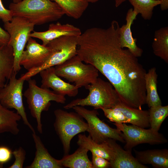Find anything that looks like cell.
<instances>
[{
    "label": "cell",
    "instance_id": "6da1fadb",
    "mask_svg": "<svg viewBox=\"0 0 168 168\" xmlns=\"http://www.w3.org/2000/svg\"><path fill=\"white\" fill-rule=\"evenodd\" d=\"M119 27L118 22L114 21L107 28L87 29L78 40L77 55L106 78L123 103L141 109L146 104L147 72L138 58L121 47Z\"/></svg>",
    "mask_w": 168,
    "mask_h": 168
},
{
    "label": "cell",
    "instance_id": "7a4b0ae2",
    "mask_svg": "<svg viewBox=\"0 0 168 168\" xmlns=\"http://www.w3.org/2000/svg\"><path fill=\"white\" fill-rule=\"evenodd\" d=\"M13 16L26 20L35 25L58 20L65 13L56 3L50 0H22L9 6Z\"/></svg>",
    "mask_w": 168,
    "mask_h": 168
},
{
    "label": "cell",
    "instance_id": "3957f363",
    "mask_svg": "<svg viewBox=\"0 0 168 168\" xmlns=\"http://www.w3.org/2000/svg\"><path fill=\"white\" fill-rule=\"evenodd\" d=\"M85 87L89 92L86 97L74 100L64 106V108L69 109L76 106H90L95 110L111 108L121 101L111 83L100 78Z\"/></svg>",
    "mask_w": 168,
    "mask_h": 168
},
{
    "label": "cell",
    "instance_id": "277c9868",
    "mask_svg": "<svg viewBox=\"0 0 168 168\" xmlns=\"http://www.w3.org/2000/svg\"><path fill=\"white\" fill-rule=\"evenodd\" d=\"M27 81L28 87L23 95L26 99L31 115L36 120L37 130L41 134L43 132L42 112L49 110L51 101L64 104L66 99L65 96L58 94L49 88L38 86L34 79L30 78Z\"/></svg>",
    "mask_w": 168,
    "mask_h": 168
},
{
    "label": "cell",
    "instance_id": "5b68a950",
    "mask_svg": "<svg viewBox=\"0 0 168 168\" xmlns=\"http://www.w3.org/2000/svg\"><path fill=\"white\" fill-rule=\"evenodd\" d=\"M78 37L66 35L51 41L47 45L52 53L46 61L41 66L31 69L20 78L28 81L42 70L63 63L77 54Z\"/></svg>",
    "mask_w": 168,
    "mask_h": 168
},
{
    "label": "cell",
    "instance_id": "8992f818",
    "mask_svg": "<svg viewBox=\"0 0 168 168\" xmlns=\"http://www.w3.org/2000/svg\"><path fill=\"white\" fill-rule=\"evenodd\" d=\"M56 74L79 88L94 82L98 77V71L93 66L85 64L76 55L63 63L54 67Z\"/></svg>",
    "mask_w": 168,
    "mask_h": 168
},
{
    "label": "cell",
    "instance_id": "52a82bcc",
    "mask_svg": "<svg viewBox=\"0 0 168 168\" xmlns=\"http://www.w3.org/2000/svg\"><path fill=\"white\" fill-rule=\"evenodd\" d=\"M54 113V129L62 144L64 155H68L70 152L71 140L76 135L86 131L88 124L76 112H68L57 109Z\"/></svg>",
    "mask_w": 168,
    "mask_h": 168
},
{
    "label": "cell",
    "instance_id": "ba28073f",
    "mask_svg": "<svg viewBox=\"0 0 168 168\" xmlns=\"http://www.w3.org/2000/svg\"><path fill=\"white\" fill-rule=\"evenodd\" d=\"M35 26L24 18L16 16L11 21L4 23L5 30L10 36L8 44L12 47L14 52V71L16 73L21 69V56Z\"/></svg>",
    "mask_w": 168,
    "mask_h": 168
},
{
    "label": "cell",
    "instance_id": "9c48e42d",
    "mask_svg": "<svg viewBox=\"0 0 168 168\" xmlns=\"http://www.w3.org/2000/svg\"><path fill=\"white\" fill-rule=\"evenodd\" d=\"M72 108L86 121L88 126L86 131L95 142L101 143L112 139L125 142L122 132L117 128H111L101 120L98 117L99 114L96 110H89L81 106H76Z\"/></svg>",
    "mask_w": 168,
    "mask_h": 168
},
{
    "label": "cell",
    "instance_id": "30bf717a",
    "mask_svg": "<svg viewBox=\"0 0 168 168\" xmlns=\"http://www.w3.org/2000/svg\"><path fill=\"white\" fill-rule=\"evenodd\" d=\"M17 74L14 73L9 79L8 83L0 88V103L7 109L16 110L24 124L35 133L34 128L28 120L23 101L22 90L25 81L17 79Z\"/></svg>",
    "mask_w": 168,
    "mask_h": 168
},
{
    "label": "cell",
    "instance_id": "8fae6325",
    "mask_svg": "<svg viewBox=\"0 0 168 168\" xmlns=\"http://www.w3.org/2000/svg\"><path fill=\"white\" fill-rule=\"evenodd\" d=\"M114 124L122 133L125 143L124 149L126 150L132 151L133 147L142 143L159 145L166 143L168 141L162 134L150 128L146 129L133 124L127 125L125 123Z\"/></svg>",
    "mask_w": 168,
    "mask_h": 168
},
{
    "label": "cell",
    "instance_id": "7c38bea8",
    "mask_svg": "<svg viewBox=\"0 0 168 168\" xmlns=\"http://www.w3.org/2000/svg\"><path fill=\"white\" fill-rule=\"evenodd\" d=\"M52 53L48 46L40 44L30 37L23 51L20 61L21 66L27 71L42 66L48 59Z\"/></svg>",
    "mask_w": 168,
    "mask_h": 168
},
{
    "label": "cell",
    "instance_id": "4fadbf2b",
    "mask_svg": "<svg viewBox=\"0 0 168 168\" xmlns=\"http://www.w3.org/2000/svg\"><path fill=\"white\" fill-rule=\"evenodd\" d=\"M39 73L41 78L40 87L50 88L56 93L65 96L72 97L77 95L79 88L60 78L56 74L54 67L42 70Z\"/></svg>",
    "mask_w": 168,
    "mask_h": 168
},
{
    "label": "cell",
    "instance_id": "5bb4252c",
    "mask_svg": "<svg viewBox=\"0 0 168 168\" xmlns=\"http://www.w3.org/2000/svg\"><path fill=\"white\" fill-rule=\"evenodd\" d=\"M81 34L80 29L74 25L68 23L62 24L58 22L49 24L48 30L46 31H33L30 34V36L41 40L42 44L47 46L52 40L61 36L69 35L78 37Z\"/></svg>",
    "mask_w": 168,
    "mask_h": 168
},
{
    "label": "cell",
    "instance_id": "9a60e30c",
    "mask_svg": "<svg viewBox=\"0 0 168 168\" xmlns=\"http://www.w3.org/2000/svg\"><path fill=\"white\" fill-rule=\"evenodd\" d=\"M138 15V13L133 11V9H129L126 15V23L120 27L119 29L120 41L121 47L127 48L137 58L142 56L143 51L141 48L137 45V39L133 37L131 28L133 21L136 19Z\"/></svg>",
    "mask_w": 168,
    "mask_h": 168
},
{
    "label": "cell",
    "instance_id": "2e32d148",
    "mask_svg": "<svg viewBox=\"0 0 168 168\" xmlns=\"http://www.w3.org/2000/svg\"><path fill=\"white\" fill-rule=\"evenodd\" d=\"M114 153L113 159L110 161L112 168H148L139 162L132 155V151L123 149L116 140L109 139L107 141Z\"/></svg>",
    "mask_w": 168,
    "mask_h": 168
},
{
    "label": "cell",
    "instance_id": "e0dca14e",
    "mask_svg": "<svg viewBox=\"0 0 168 168\" xmlns=\"http://www.w3.org/2000/svg\"><path fill=\"white\" fill-rule=\"evenodd\" d=\"M32 136L36 149L35 157L31 164L25 168H63L59 160L55 159L50 155L35 132L32 133Z\"/></svg>",
    "mask_w": 168,
    "mask_h": 168
},
{
    "label": "cell",
    "instance_id": "ac0fdd59",
    "mask_svg": "<svg viewBox=\"0 0 168 168\" xmlns=\"http://www.w3.org/2000/svg\"><path fill=\"white\" fill-rule=\"evenodd\" d=\"M135 158L140 163L151 164L155 168H168V150L154 149L143 151L134 150Z\"/></svg>",
    "mask_w": 168,
    "mask_h": 168
},
{
    "label": "cell",
    "instance_id": "d6986e66",
    "mask_svg": "<svg viewBox=\"0 0 168 168\" xmlns=\"http://www.w3.org/2000/svg\"><path fill=\"white\" fill-rule=\"evenodd\" d=\"M113 108L122 112L128 123L144 128L150 127L148 110L130 107L121 101Z\"/></svg>",
    "mask_w": 168,
    "mask_h": 168
},
{
    "label": "cell",
    "instance_id": "ffe728a7",
    "mask_svg": "<svg viewBox=\"0 0 168 168\" xmlns=\"http://www.w3.org/2000/svg\"><path fill=\"white\" fill-rule=\"evenodd\" d=\"M80 147H84L93 154L102 157L110 162L113 158L114 152L107 142L101 143L93 141L90 136L85 134H79L77 142Z\"/></svg>",
    "mask_w": 168,
    "mask_h": 168
},
{
    "label": "cell",
    "instance_id": "44dd1931",
    "mask_svg": "<svg viewBox=\"0 0 168 168\" xmlns=\"http://www.w3.org/2000/svg\"><path fill=\"white\" fill-rule=\"evenodd\" d=\"M158 75L156 68L149 69L145 76L146 104L149 108L162 105L157 90Z\"/></svg>",
    "mask_w": 168,
    "mask_h": 168
},
{
    "label": "cell",
    "instance_id": "7402d4cb",
    "mask_svg": "<svg viewBox=\"0 0 168 168\" xmlns=\"http://www.w3.org/2000/svg\"><path fill=\"white\" fill-rule=\"evenodd\" d=\"M87 149L79 146L73 154L65 155L59 160L63 167L70 168H93L92 162L88 158Z\"/></svg>",
    "mask_w": 168,
    "mask_h": 168
},
{
    "label": "cell",
    "instance_id": "603a6c76",
    "mask_svg": "<svg viewBox=\"0 0 168 168\" xmlns=\"http://www.w3.org/2000/svg\"><path fill=\"white\" fill-rule=\"evenodd\" d=\"M21 119L17 112L4 107L0 103V133L8 132L18 134L20 132L18 122Z\"/></svg>",
    "mask_w": 168,
    "mask_h": 168
},
{
    "label": "cell",
    "instance_id": "cb8c5ba5",
    "mask_svg": "<svg viewBox=\"0 0 168 168\" xmlns=\"http://www.w3.org/2000/svg\"><path fill=\"white\" fill-rule=\"evenodd\" d=\"M14 55L12 47L8 44L0 46V78L5 81L15 73Z\"/></svg>",
    "mask_w": 168,
    "mask_h": 168
},
{
    "label": "cell",
    "instance_id": "d4e9b609",
    "mask_svg": "<svg viewBox=\"0 0 168 168\" xmlns=\"http://www.w3.org/2000/svg\"><path fill=\"white\" fill-rule=\"evenodd\" d=\"M152 47L154 54L168 63V26L162 27L155 31Z\"/></svg>",
    "mask_w": 168,
    "mask_h": 168
},
{
    "label": "cell",
    "instance_id": "484cf974",
    "mask_svg": "<svg viewBox=\"0 0 168 168\" xmlns=\"http://www.w3.org/2000/svg\"><path fill=\"white\" fill-rule=\"evenodd\" d=\"M64 11L65 14L78 19L87 9L89 3L86 0H52Z\"/></svg>",
    "mask_w": 168,
    "mask_h": 168
},
{
    "label": "cell",
    "instance_id": "4316f807",
    "mask_svg": "<svg viewBox=\"0 0 168 168\" xmlns=\"http://www.w3.org/2000/svg\"><path fill=\"white\" fill-rule=\"evenodd\" d=\"M133 6V10L138 14H140L145 20H150L152 16L153 10L160 5L161 0H128Z\"/></svg>",
    "mask_w": 168,
    "mask_h": 168
},
{
    "label": "cell",
    "instance_id": "83f0119b",
    "mask_svg": "<svg viewBox=\"0 0 168 168\" xmlns=\"http://www.w3.org/2000/svg\"><path fill=\"white\" fill-rule=\"evenodd\" d=\"M150 108L148 111L150 128L158 132L162 123L168 116V105H161Z\"/></svg>",
    "mask_w": 168,
    "mask_h": 168
},
{
    "label": "cell",
    "instance_id": "f1b7e54d",
    "mask_svg": "<svg viewBox=\"0 0 168 168\" xmlns=\"http://www.w3.org/2000/svg\"><path fill=\"white\" fill-rule=\"evenodd\" d=\"M105 116L110 121L117 123H127L128 121L124 114L119 111L113 108H101Z\"/></svg>",
    "mask_w": 168,
    "mask_h": 168
},
{
    "label": "cell",
    "instance_id": "f546056e",
    "mask_svg": "<svg viewBox=\"0 0 168 168\" xmlns=\"http://www.w3.org/2000/svg\"><path fill=\"white\" fill-rule=\"evenodd\" d=\"M12 154L15 158L13 163L9 168H22L26 158V152L22 147H20L18 149L12 152Z\"/></svg>",
    "mask_w": 168,
    "mask_h": 168
},
{
    "label": "cell",
    "instance_id": "4dcf8cb0",
    "mask_svg": "<svg viewBox=\"0 0 168 168\" xmlns=\"http://www.w3.org/2000/svg\"><path fill=\"white\" fill-rule=\"evenodd\" d=\"M92 159L93 168H110V162L102 157L92 154Z\"/></svg>",
    "mask_w": 168,
    "mask_h": 168
},
{
    "label": "cell",
    "instance_id": "1f68e13d",
    "mask_svg": "<svg viewBox=\"0 0 168 168\" xmlns=\"http://www.w3.org/2000/svg\"><path fill=\"white\" fill-rule=\"evenodd\" d=\"M13 17L11 11L6 8L0 0V19L4 23L11 21Z\"/></svg>",
    "mask_w": 168,
    "mask_h": 168
},
{
    "label": "cell",
    "instance_id": "d6a6232c",
    "mask_svg": "<svg viewBox=\"0 0 168 168\" xmlns=\"http://www.w3.org/2000/svg\"><path fill=\"white\" fill-rule=\"evenodd\" d=\"M12 152L8 147H0V163H4L8 162L11 159Z\"/></svg>",
    "mask_w": 168,
    "mask_h": 168
},
{
    "label": "cell",
    "instance_id": "836d02e7",
    "mask_svg": "<svg viewBox=\"0 0 168 168\" xmlns=\"http://www.w3.org/2000/svg\"><path fill=\"white\" fill-rule=\"evenodd\" d=\"M9 39L8 33L0 26V46L8 44Z\"/></svg>",
    "mask_w": 168,
    "mask_h": 168
},
{
    "label": "cell",
    "instance_id": "e575fe53",
    "mask_svg": "<svg viewBox=\"0 0 168 168\" xmlns=\"http://www.w3.org/2000/svg\"><path fill=\"white\" fill-rule=\"evenodd\" d=\"M161 3L160 5L161 10H166L168 8V0H161Z\"/></svg>",
    "mask_w": 168,
    "mask_h": 168
},
{
    "label": "cell",
    "instance_id": "d590c367",
    "mask_svg": "<svg viewBox=\"0 0 168 168\" xmlns=\"http://www.w3.org/2000/svg\"><path fill=\"white\" fill-rule=\"evenodd\" d=\"M127 0H115V6L116 7H118L123 2Z\"/></svg>",
    "mask_w": 168,
    "mask_h": 168
},
{
    "label": "cell",
    "instance_id": "8d00e7d4",
    "mask_svg": "<svg viewBox=\"0 0 168 168\" xmlns=\"http://www.w3.org/2000/svg\"><path fill=\"white\" fill-rule=\"evenodd\" d=\"M5 81H3L0 78V88L3 87L4 85Z\"/></svg>",
    "mask_w": 168,
    "mask_h": 168
},
{
    "label": "cell",
    "instance_id": "74e56055",
    "mask_svg": "<svg viewBox=\"0 0 168 168\" xmlns=\"http://www.w3.org/2000/svg\"><path fill=\"white\" fill-rule=\"evenodd\" d=\"M86 0L88 3L89 2L94 3V2H95L98 1L99 0Z\"/></svg>",
    "mask_w": 168,
    "mask_h": 168
},
{
    "label": "cell",
    "instance_id": "f35d334b",
    "mask_svg": "<svg viewBox=\"0 0 168 168\" xmlns=\"http://www.w3.org/2000/svg\"><path fill=\"white\" fill-rule=\"evenodd\" d=\"M13 1V2L14 3H17L19 2L22 0H12Z\"/></svg>",
    "mask_w": 168,
    "mask_h": 168
},
{
    "label": "cell",
    "instance_id": "ab89813d",
    "mask_svg": "<svg viewBox=\"0 0 168 168\" xmlns=\"http://www.w3.org/2000/svg\"><path fill=\"white\" fill-rule=\"evenodd\" d=\"M3 167V164L0 163V168H2Z\"/></svg>",
    "mask_w": 168,
    "mask_h": 168
}]
</instances>
